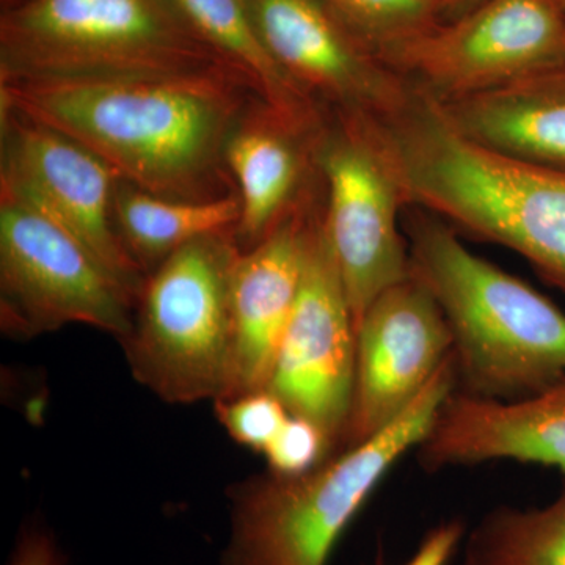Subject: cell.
Instances as JSON below:
<instances>
[{"label":"cell","mask_w":565,"mask_h":565,"mask_svg":"<svg viewBox=\"0 0 565 565\" xmlns=\"http://www.w3.org/2000/svg\"><path fill=\"white\" fill-rule=\"evenodd\" d=\"M370 121L404 207L437 215L459 236L519 253L565 294V172L468 139L414 87L396 109Z\"/></svg>","instance_id":"cell-2"},{"label":"cell","mask_w":565,"mask_h":565,"mask_svg":"<svg viewBox=\"0 0 565 565\" xmlns=\"http://www.w3.org/2000/svg\"><path fill=\"white\" fill-rule=\"evenodd\" d=\"M214 66L228 65L193 32L172 0H25L0 17V81Z\"/></svg>","instance_id":"cell-6"},{"label":"cell","mask_w":565,"mask_h":565,"mask_svg":"<svg viewBox=\"0 0 565 565\" xmlns=\"http://www.w3.org/2000/svg\"><path fill=\"white\" fill-rule=\"evenodd\" d=\"M465 525L462 520H448L424 535L418 550L404 565H448L462 545Z\"/></svg>","instance_id":"cell-24"},{"label":"cell","mask_w":565,"mask_h":565,"mask_svg":"<svg viewBox=\"0 0 565 565\" xmlns=\"http://www.w3.org/2000/svg\"><path fill=\"white\" fill-rule=\"evenodd\" d=\"M437 103L468 139L565 172V62L490 90Z\"/></svg>","instance_id":"cell-16"},{"label":"cell","mask_w":565,"mask_h":565,"mask_svg":"<svg viewBox=\"0 0 565 565\" xmlns=\"http://www.w3.org/2000/svg\"><path fill=\"white\" fill-rule=\"evenodd\" d=\"M241 253L236 232L211 234L178 248L145 278L121 344L136 381L166 403L232 396V280Z\"/></svg>","instance_id":"cell-5"},{"label":"cell","mask_w":565,"mask_h":565,"mask_svg":"<svg viewBox=\"0 0 565 565\" xmlns=\"http://www.w3.org/2000/svg\"><path fill=\"white\" fill-rule=\"evenodd\" d=\"M364 46L382 55L433 28V0H321Z\"/></svg>","instance_id":"cell-21"},{"label":"cell","mask_w":565,"mask_h":565,"mask_svg":"<svg viewBox=\"0 0 565 565\" xmlns=\"http://www.w3.org/2000/svg\"><path fill=\"white\" fill-rule=\"evenodd\" d=\"M311 156L327 189L323 234L356 330L375 297L411 275L403 196L366 117L334 111V121L316 134Z\"/></svg>","instance_id":"cell-8"},{"label":"cell","mask_w":565,"mask_h":565,"mask_svg":"<svg viewBox=\"0 0 565 565\" xmlns=\"http://www.w3.org/2000/svg\"><path fill=\"white\" fill-rule=\"evenodd\" d=\"M556 2H557V6H559L561 9L564 10V13H565V0H556Z\"/></svg>","instance_id":"cell-28"},{"label":"cell","mask_w":565,"mask_h":565,"mask_svg":"<svg viewBox=\"0 0 565 565\" xmlns=\"http://www.w3.org/2000/svg\"><path fill=\"white\" fill-rule=\"evenodd\" d=\"M250 98L230 66L0 81L3 109L77 141L134 188L180 200L233 192L226 141Z\"/></svg>","instance_id":"cell-1"},{"label":"cell","mask_w":565,"mask_h":565,"mask_svg":"<svg viewBox=\"0 0 565 565\" xmlns=\"http://www.w3.org/2000/svg\"><path fill=\"white\" fill-rule=\"evenodd\" d=\"M215 414L233 440L262 455L289 418L285 405L269 390L215 401Z\"/></svg>","instance_id":"cell-22"},{"label":"cell","mask_w":565,"mask_h":565,"mask_svg":"<svg viewBox=\"0 0 565 565\" xmlns=\"http://www.w3.org/2000/svg\"><path fill=\"white\" fill-rule=\"evenodd\" d=\"M433 2L435 3V6H440V3H444L445 0H433Z\"/></svg>","instance_id":"cell-29"},{"label":"cell","mask_w":565,"mask_h":565,"mask_svg":"<svg viewBox=\"0 0 565 565\" xmlns=\"http://www.w3.org/2000/svg\"><path fill=\"white\" fill-rule=\"evenodd\" d=\"M137 294L57 222L0 189V323L32 338L84 323L122 341Z\"/></svg>","instance_id":"cell-7"},{"label":"cell","mask_w":565,"mask_h":565,"mask_svg":"<svg viewBox=\"0 0 565 565\" xmlns=\"http://www.w3.org/2000/svg\"><path fill=\"white\" fill-rule=\"evenodd\" d=\"M120 181L77 141L2 107L0 189L57 222L139 297L147 274L126 250L115 223Z\"/></svg>","instance_id":"cell-11"},{"label":"cell","mask_w":565,"mask_h":565,"mask_svg":"<svg viewBox=\"0 0 565 565\" xmlns=\"http://www.w3.org/2000/svg\"><path fill=\"white\" fill-rule=\"evenodd\" d=\"M310 212L294 207L269 236L237 258L232 280L236 374L230 397L269 385L300 291Z\"/></svg>","instance_id":"cell-15"},{"label":"cell","mask_w":565,"mask_h":565,"mask_svg":"<svg viewBox=\"0 0 565 565\" xmlns=\"http://www.w3.org/2000/svg\"><path fill=\"white\" fill-rule=\"evenodd\" d=\"M355 321L322 230L311 214L300 291L267 390L292 416L321 427L340 451L355 385Z\"/></svg>","instance_id":"cell-10"},{"label":"cell","mask_w":565,"mask_h":565,"mask_svg":"<svg viewBox=\"0 0 565 565\" xmlns=\"http://www.w3.org/2000/svg\"><path fill=\"white\" fill-rule=\"evenodd\" d=\"M404 210L411 275L433 294L451 330L455 392L515 403L564 381V311L468 250L437 215Z\"/></svg>","instance_id":"cell-3"},{"label":"cell","mask_w":565,"mask_h":565,"mask_svg":"<svg viewBox=\"0 0 565 565\" xmlns=\"http://www.w3.org/2000/svg\"><path fill=\"white\" fill-rule=\"evenodd\" d=\"M281 70L333 111L377 118L407 98L411 85L356 39L321 0H247Z\"/></svg>","instance_id":"cell-13"},{"label":"cell","mask_w":565,"mask_h":565,"mask_svg":"<svg viewBox=\"0 0 565 565\" xmlns=\"http://www.w3.org/2000/svg\"><path fill=\"white\" fill-rule=\"evenodd\" d=\"M478 2L479 0H445L444 6L455 7L456 10H459L460 7L473 6Z\"/></svg>","instance_id":"cell-26"},{"label":"cell","mask_w":565,"mask_h":565,"mask_svg":"<svg viewBox=\"0 0 565 565\" xmlns=\"http://www.w3.org/2000/svg\"><path fill=\"white\" fill-rule=\"evenodd\" d=\"M241 212L237 192L211 200L166 199L120 181L115 193L118 236L145 274L200 237L236 232Z\"/></svg>","instance_id":"cell-19"},{"label":"cell","mask_w":565,"mask_h":565,"mask_svg":"<svg viewBox=\"0 0 565 565\" xmlns=\"http://www.w3.org/2000/svg\"><path fill=\"white\" fill-rule=\"evenodd\" d=\"M462 565H565V484L544 508L497 505L467 534Z\"/></svg>","instance_id":"cell-20"},{"label":"cell","mask_w":565,"mask_h":565,"mask_svg":"<svg viewBox=\"0 0 565 565\" xmlns=\"http://www.w3.org/2000/svg\"><path fill=\"white\" fill-rule=\"evenodd\" d=\"M311 143L258 99L237 121L226 141L225 161L243 206L236 230L243 250L262 243L297 206Z\"/></svg>","instance_id":"cell-17"},{"label":"cell","mask_w":565,"mask_h":565,"mask_svg":"<svg viewBox=\"0 0 565 565\" xmlns=\"http://www.w3.org/2000/svg\"><path fill=\"white\" fill-rule=\"evenodd\" d=\"M415 452L427 473L493 460L545 465L565 473V379L515 403L452 392Z\"/></svg>","instance_id":"cell-14"},{"label":"cell","mask_w":565,"mask_h":565,"mask_svg":"<svg viewBox=\"0 0 565 565\" xmlns=\"http://www.w3.org/2000/svg\"><path fill=\"white\" fill-rule=\"evenodd\" d=\"M382 62L435 102L462 98L565 62V13L556 0H482Z\"/></svg>","instance_id":"cell-9"},{"label":"cell","mask_w":565,"mask_h":565,"mask_svg":"<svg viewBox=\"0 0 565 565\" xmlns=\"http://www.w3.org/2000/svg\"><path fill=\"white\" fill-rule=\"evenodd\" d=\"M25 0H0V9L2 11H7L10 9H14V7L21 6Z\"/></svg>","instance_id":"cell-27"},{"label":"cell","mask_w":565,"mask_h":565,"mask_svg":"<svg viewBox=\"0 0 565 565\" xmlns=\"http://www.w3.org/2000/svg\"><path fill=\"white\" fill-rule=\"evenodd\" d=\"M333 452L334 446L321 427L302 416L289 415L263 455L273 473L294 476L313 470Z\"/></svg>","instance_id":"cell-23"},{"label":"cell","mask_w":565,"mask_h":565,"mask_svg":"<svg viewBox=\"0 0 565 565\" xmlns=\"http://www.w3.org/2000/svg\"><path fill=\"white\" fill-rule=\"evenodd\" d=\"M11 565H61L57 553L46 537L33 535L21 545Z\"/></svg>","instance_id":"cell-25"},{"label":"cell","mask_w":565,"mask_h":565,"mask_svg":"<svg viewBox=\"0 0 565 565\" xmlns=\"http://www.w3.org/2000/svg\"><path fill=\"white\" fill-rule=\"evenodd\" d=\"M184 20L222 58L236 71L255 98L281 122L313 139L321 131V104L281 70L273 57L247 0H172Z\"/></svg>","instance_id":"cell-18"},{"label":"cell","mask_w":565,"mask_h":565,"mask_svg":"<svg viewBox=\"0 0 565 565\" xmlns=\"http://www.w3.org/2000/svg\"><path fill=\"white\" fill-rule=\"evenodd\" d=\"M451 353L444 311L415 277L375 297L356 326L355 385L340 449L363 444L392 424Z\"/></svg>","instance_id":"cell-12"},{"label":"cell","mask_w":565,"mask_h":565,"mask_svg":"<svg viewBox=\"0 0 565 565\" xmlns=\"http://www.w3.org/2000/svg\"><path fill=\"white\" fill-rule=\"evenodd\" d=\"M455 390L451 353L414 403L370 440L333 452L307 473L248 479L234 492L223 565H326L353 516L394 465L422 444Z\"/></svg>","instance_id":"cell-4"}]
</instances>
